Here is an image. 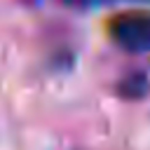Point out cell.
Here are the masks:
<instances>
[{
	"mask_svg": "<svg viewBox=\"0 0 150 150\" xmlns=\"http://www.w3.org/2000/svg\"><path fill=\"white\" fill-rule=\"evenodd\" d=\"M66 2H80V0H66Z\"/></svg>",
	"mask_w": 150,
	"mask_h": 150,
	"instance_id": "cell-4",
	"label": "cell"
},
{
	"mask_svg": "<svg viewBox=\"0 0 150 150\" xmlns=\"http://www.w3.org/2000/svg\"><path fill=\"white\" fill-rule=\"evenodd\" d=\"M148 91H150V80H148V75H145L143 70L127 73V75L117 82V96H122V98L138 101V98H143Z\"/></svg>",
	"mask_w": 150,
	"mask_h": 150,
	"instance_id": "cell-2",
	"label": "cell"
},
{
	"mask_svg": "<svg viewBox=\"0 0 150 150\" xmlns=\"http://www.w3.org/2000/svg\"><path fill=\"white\" fill-rule=\"evenodd\" d=\"M110 40L129 54H150V9L117 12L108 21Z\"/></svg>",
	"mask_w": 150,
	"mask_h": 150,
	"instance_id": "cell-1",
	"label": "cell"
},
{
	"mask_svg": "<svg viewBox=\"0 0 150 150\" xmlns=\"http://www.w3.org/2000/svg\"><path fill=\"white\" fill-rule=\"evenodd\" d=\"M115 2H145V0H115Z\"/></svg>",
	"mask_w": 150,
	"mask_h": 150,
	"instance_id": "cell-3",
	"label": "cell"
}]
</instances>
